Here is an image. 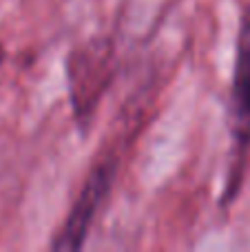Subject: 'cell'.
Wrapping results in <instances>:
<instances>
[{"mask_svg": "<svg viewBox=\"0 0 250 252\" xmlns=\"http://www.w3.org/2000/svg\"><path fill=\"white\" fill-rule=\"evenodd\" d=\"M230 128H233V161L224 190V204L233 201L242 186L250 151V7L242 16L237 35L233 87H230Z\"/></svg>", "mask_w": 250, "mask_h": 252, "instance_id": "1", "label": "cell"}, {"mask_svg": "<svg viewBox=\"0 0 250 252\" xmlns=\"http://www.w3.org/2000/svg\"><path fill=\"white\" fill-rule=\"evenodd\" d=\"M120 168L118 153H106L100 161L91 168L78 199H75L71 213L66 215L62 228L51 241V250H80L89 237V228L95 221L100 208L104 206L115 175Z\"/></svg>", "mask_w": 250, "mask_h": 252, "instance_id": "2", "label": "cell"}, {"mask_svg": "<svg viewBox=\"0 0 250 252\" xmlns=\"http://www.w3.org/2000/svg\"><path fill=\"white\" fill-rule=\"evenodd\" d=\"M111 53L109 42H89L84 49L71 53L69 58V91L71 106L80 128H87L91 122L100 97L111 78Z\"/></svg>", "mask_w": 250, "mask_h": 252, "instance_id": "3", "label": "cell"}]
</instances>
